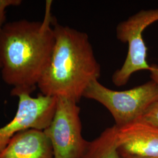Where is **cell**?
<instances>
[{
  "label": "cell",
  "instance_id": "1",
  "mask_svg": "<svg viewBox=\"0 0 158 158\" xmlns=\"http://www.w3.org/2000/svg\"><path fill=\"white\" fill-rule=\"evenodd\" d=\"M51 2L42 21L19 20L0 28L1 76L12 87V96L31 94L48 66L55 44Z\"/></svg>",
  "mask_w": 158,
  "mask_h": 158
},
{
  "label": "cell",
  "instance_id": "2",
  "mask_svg": "<svg viewBox=\"0 0 158 158\" xmlns=\"http://www.w3.org/2000/svg\"><path fill=\"white\" fill-rule=\"evenodd\" d=\"M53 25L55 44L37 87L43 95L78 102L91 83L100 78L101 66L87 34L57 23Z\"/></svg>",
  "mask_w": 158,
  "mask_h": 158
},
{
  "label": "cell",
  "instance_id": "3",
  "mask_svg": "<svg viewBox=\"0 0 158 158\" xmlns=\"http://www.w3.org/2000/svg\"><path fill=\"white\" fill-rule=\"evenodd\" d=\"M83 97L100 103L114 119L117 128L135 123L154 102L158 101V85L153 80L130 90L115 91L93 81Z\"/></svg>",
  "mask_w": 158,
  "mask_h": 158
},
{
  "label": "cell",
  "instance_id": "4",
  "mask_svg": "<svg viewBox=\"0 0 158 158\" xmlns=\"http://www.w3.org/2000/svg\"><path fill=\"white\" fill-rule=\"evenodd\" d=\"M158 21V9L141 10L117 26V38L121 42L127 44L128 51L123 65L112 76L114 85L118 87L124 85L133 74L144 70L149 71L148 49L142 34L148 26Z\"/></svg>",
  "mask_w": 158,
  "mask_h": 158
},
{
  "label": "cell",
  "instance_id": "5",
  "mask_svg": "<svg viewBox=\"0 0 158 158\" xmlns=\"http://www.w3.org/2000/svg\"><path fill=\"white\" fill-rule=\"evenodd\" d=\"M77 102L57 97L56 108L50 125L44 132L51 142L55 158H80L90 142L82 136Z\"/></svg>",
  "mask_w": 158,
  "mask_h": 158
},
{
  "label": "cell",
  "instance_id": "6",
  "mask_svg": "<svg viewBox=\"0 0 158 158\" xmlns=\"http://www.w3.org/2000/svg\"><path fill=\"white\" fill-rule=\"evenodd\" d=\"M17 113L11 121L0 128V152L18 133L29 129L44 131L51 124L57 105V97L40 94L32 97L22 93Z\"/></svg>",
  "mask_w": 158,
  "mask_h": 158
},
{
  "label": "cell",
  "instance_id": "7",
  "mask_svg": "<svg viewBox=\"0 0 158 158\" xmlns=\"http://www.w3.org/2000/svg\"><path fill=\"white\" fill-rule=\"evenodd\" d=\"M117 128L121 155L158 158V128L136 121Z\"/></svg>",
  "mask_w": 158,
  "mask_h": 158
},
{
  "label": "cell",
  "instance_id": "8",
  "mask_svg": "<svg viewBox=\"0 0 158 158\" xmlns=\"http://www.w3.org/2000/svg\"><path fill=\"white\" fill-rule=\"evenodd\" d=\"M0 158H55L44 131L29 129L18 133L0 152Z\"/></svg>",
  "mask_w": 158,
  "mask_h": 158
},
{
  "label": "cell",
  "instance_id": "9",
  "mask_svg": "<svg viewBox=\"0 0 158 158\" xmlns=\"http://www.w3.org/2000/svg\"><path fill=\"white\" fill-rule=\"evenodd\" d=\"M117 130L115 125L104 130L95 139L90 142L80 158H121Z\"/></svg>",
  "mask_w": 158,
  "mask_h": 158
},
{
  "label": "cell",
  "instance_id": "10",
  "mask_svg": "<svg viewBox=\"0 0 158 158\" xmlns=\"http://www.w3.org/2000/svg\"><path fill=\"white\" fill-rule=\"evenodd\" d=\"M137 121L158 128V101L151 106Z\"/></svg>",
  "mask_w": 158,
  "mask_h": 158
},
{
  "label": "cell",
  "instance_id": "11",
  "mask_svg": "<svg viewBox=\"0 0 158 158\" xmlns=\"http://www.w3.org/2000/svg\"><path fill=\"white\" fill-rule=\"evenodd\" d=\"M21 2L20 0H0V11L6 10L10 6H19Z\"/></svg>",
  "mask_w": 158,
  "mask_h": 158
},
{
  "label": "cell",
  "instance_id": "12",
  "mask_svg": "<svg viewBox=\"0 0 158 158\" xmlns=\"http://www.w3.org/2000/svg\"><path fill=\"white\" fill-rule=\"evenodd\" d=\"M149 72L151 80L155 82L158 85V66L156 64L151 65Z\"/></svg>",
  "mask_w": 158,
  "mask_h": 158
},
{
  "label": "cell",
  "instance_id": "13",
  "mask_svg": "<svg viewBox=\"0 0 158 158\" xmlns=\"http://www.w3.org/2000/svg\"><path fill=\"white\" fill-rule=\"evenodd\" d=\"M6 19V10L0 11V28L5 23Z\"/></svg>",
  "mask_w": 158,
  "mask_h": 158
},
{
  "label": "cell",
  "instance_id": "14",
  "mask_svg": "<svg viewBox=\"0 0 158 158\" xmlns=\"http://www.w3.org/2000/svg\"><path fill=\"white\" fill-rule=\"evenodd\" d=\"M121 158H144L136 157V156H128V155H121Z\"/></svg>",
  "mask_w": 158,
  "mask_h": 158
}]
</instances>
